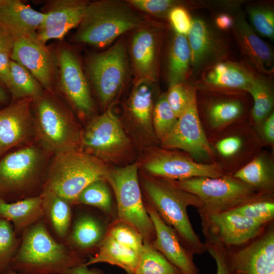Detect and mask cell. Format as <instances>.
<instances>
[{
    "instance_id": "cell-1",
    "label": "cell",
    "mask_w": 274,
    "mask_h": 274,
    "mask_svg": "<svg viewBox=\"0 0 274 274\" xmlns=\"http://www.w3.org/2000/svg\"><path fill=\"white\" fill-rule=\"evenodd\" d=\"M43 219L22 233L10 268L22 274H62L85 263L84 256L53 238Z\"/></svg>"
},
{
    "instance_id": "cell-2",
    "label": "cell",
    "mask_w": 274,
    "mask_h": 274,
    "mask_svg": "<svg viewBox=\"0 0 274 274\" xmlns=\"http://www.w3.org/2000/svg\"><path fill=\"white\" fill-rule=\"evenodd\" d=\"M151 24L127 1L89 2L72 40L101 47L127 31L149 27Z\"/></svg>"
},
{
    "instance_id": "cell-3",
    "label": "cell",
    "mask_w": 274,
    "mask_h": 274,
    "mask_svg": "<svg viewBox=\"0 0 274 274\" xmlns=\"http://www.w3.org/2000/svg\"><path fill=\"white\" fill-rule=\"evenodd\" d=\"M142 185L149 204L161 219L172 227L186 248L193 255L207 251L194 230L187 214V208H202L199 199L177 186L172 181L145 177Z\"/></svg>"
},
{
    "instance_id": "cell-4",
    "label": "cell",
    "mask_w": 274,
    "mask_h": 274,
    "mask_svg": "<svg viewBox=\"0 0 274 274\" xmlns=\"http://www.w3.org/2000/svg\"><path fill=\"white\" fill-rule=\"evenodd\" d=\"M53 155L42 190L51 191L71 204H75L79 194L89 184L107 179L109 169L93 155L80 149Z\"/></svg>"
},
{
    "instance_id": "cell-5",
    "label": "cell",
    "mask_w": 274,
    "mask_h": 274,
    "mask_svg": "<svg viewBox=\"0 0 274 274\" xmlns=\"http://www.w3.org/2000/svg\"><path fill=\"white\" fill-rule=\"evenodd\" d=\"M33 134L46 153L80 149L81 132L71 112L56 96L45 91L33 100Z\"/></svg>"
},
{
    "instance_id": "cell-6",
    "label": "cell",
    "mask_w": 274,
    "mask_h": 274,
    "mask_svg": "<svg viewBox=\"0 0 274 274\" xmlns=\"http://www.w3.org/2000/svg\"><path fill=\"white\" fill-rule=\"evenodd\" d=\"M138 169L136 163L109 169L106 180L116 198L117 219L133 227L144 241L151 243L155 229L143 201Z\"/></svg>"
},
{
    "instance_id": "cell-7",
    "label": "cell",
    "mask_w": 274,
    "mask_h": 274,
    "mask_svg": "<svg viewBox=\"0 0 274 274\" xmlns=\"http://www.w3.org/2000/svg\"><path fill=\"white\" fill-rule=\"evenodd\" d=\"M183 190L196 196L202 204L200 213L211 214L232 210L261 196L256 191L234 178L196 177L172 181Z\"/></svg>"
},
{
    "instance_id": "cell-8",
    "label": "cell",
    "mask_w": 274,
    "mask_h": 274,
    "mask_svg": "<svg viewBox=\"0 0 274 274\" xmlns=\"http://www.w3.org/2000/svg\"><path fill=\"white\" fill-rule=\"evenodd\" d=\"M86 69L98 98L104 107L123 86L127 72V55L123 41L107 50L90 55Z\"/></svg>"
},
{
    "instance_id": "cell-9",
    "label": "cell",
    "mask_w": 274,
    "mask_h": 274,
    "mask_svg": "<svg viewBox=\"0 0 274 274\" xmlns=\"http://www.w3.org/2000/svg\"><path fill=\"white\" fill-rule=\"evenodd\" d=\"M45 153L28 146L11 152L0 160V198L7 194L26 191L40 180Z\"/></svg>"
},
{
    "instance_id": "cell-10",
    "label": "cell",
    "mask_w": 274,
    "mask_h": 274,
    "mask_svg": "<svg viewBox=\"0 0 274 274\" xmlns=\"http://www.w3.org/2000/svg\"><path fill=\"white\" fill-rule=\"evenodd\" d=\"M129 146V140L111 109L93 118L81 132L80 148L102 161L117 156Z\"/></svg>"
},
{
    "instance_id": "cell-11",
    "label": "cell",
    "mask_w": 274,
    "mask_h": 274,
    "mask_svg": "<svg viewBox=\"0 0 274 274\" xmlns=\"http://www.w3.org/2000/svg\"><path fill=\"white\" fill-rule=\"evenodd\" d=\"M11 59L26 68L45 91L55 93L58 74L56 52L38 40L36 36L15 40Z\"/></svg>"
},
{
    "instance_id": "cell-12",
    "label": "cell",
    "mask_w": 274,
    "mask_h": 274,
    "mask_svg": "<svg viewBox=\"0 0 274 274\" xmlns=\"http://www.w3.org/2000/svg\"><path fill=\"white\" fill-rule=\"evenodd\" d=\"M58 74L56 89L80 114L92 113L93 102L89 86L80 60L69 48L56 51Z\"/></svg>"
},
{
    "instance_id": "cell-13",
    "label": "cell",
    "mask_w": 274,
    "mask_h": 274,
    "mask_svg": "<svg viewBox=\"0 0 274 274\" xmlns=\"http://www.w3.org/2000/svg\"><path fill=\"white\" fill-rule=\"evenodd\" d=\"M143 166L151 175L169 181L223 176L222 168L218 164L197 163L184 155L166 150L155 151Z\"/></svg>"
},
{
    "instance_id": "cell-14",
    "label": "cell",
    "mask_w": 274,
    "mask_h": 274,
    "mask_svg": "<svg viewBox=\"0 0 274 274\" xmlns=\"http://www.w3.org/2000/svg\"><path fill=\"white\" fill-rule=\"evenodd\" d=\"M161 142L165 148L184 150L197 159L212 156V149L199 119L196 94Z\"/></svg>"
},
{
    "instance_id": "cell-15",
    "label": "cell",
    "mask_w": 274,
    "mask_h": 274,
    "mask_svg": "<svg viewBox=\"0 0 274 274\" xmlns=\"http://www.w3.org/2000/svg\"><path fill=\"white\" fill-rule=\"evenodd\" d=\"M187 38L191 52V73L194 76L199 74L206 67L227 59V43L203 19L192 18Z\"/></svg>"
},
{
    "instance_id": "cell-16",
    "label": "cell",
    "mask_w": 274,
    "mask_h": 274,
    "mask_svg": "<svg viewBox=\"0 0 274 274\" xmlns=\"http://www.w3.org/2000/svg\"><path fill=\"white\" fill-rule=\"evenodd\" d=\"M200 215L203 230L226 247L247 244L259 235L265 226L232 210Z\"/></svg>"
},
{
    "instance_id": "cell-17",
    "label": "cell",
    "mask_w": 274,
    "mask_h": 274,
    "mask_svg": "<svg viewBox=\"0 0 274 274\" xmlns=\"http://www.w3.org/2000/svg\"><path fill=\"white\" fill-rule=\"evenodd\" d=\"M89 2L83 0L47 1L42 12L45 17L36 32L38 40H61L80 23Z\"/></svg>"
},
{
    "instance_id": "cell-18",
    "label": "cell",
    "mask_w": 274,
    "mask_h": 274,
    "mask_svg": "<svg viewBox=\"0 0 274 274\" xmlns=\"http://www.w3.org/2000/svg\"><path fill=\"white\" fill-rule=\"evenodd\" d=\"M231 29L246 64L259 74L272 76L274 68L273 51L256 33L243 13H238L234 17Z\"/></svg>"
},
{
    "instance_id": "cell-19",
    "label": "cell",
    "mask_w": 274,
    "mask_h": 274,
    "mask_svg": "<svg viewBox=\"0 0 274 274\" xmlns=\"http://www.w3.org/2000/svg\"><path fill=\"white\" fill-rule=\"evenodd\" d=\"M255 73L246 64L225 59L204 68L195 84L211 91L248 92Z\"/></svg>"
},
{
    "instance_id": "cell-20",
    "label": "cell",
    "mask_w": 274,
    "mask_h": 274,
    "mask_svg": "<svg viewBox=\"0 0 274 274\" xmlns=\"http://www.w3.org/2000/svg\"><path fill=\"white\" fill-rule=\"evenodd\" d=\"M33 100L26 98L13 101L0 110V155L32 136Z\"/></svg>"
},
{
    "instance_id": "cell-21",
    "label": "cell",
    "mask_w": 274,
    "mask_h": 274,
    "mask_svg": "<svg viewBox=\"0 0 274 274\" xmlns=\"http://www.w3.org/2000/svg\"><path fill=\"white\" fill-rule=\"evenodd\" d=\"M145 206L155 229V237L151 242L153 247L182 274H199L193 254L184 246L176 232L149 203Z\"/></svg>"
},
{
    "instance_id": "cell-22",
    "label": "cell",
    "mask_w": 274,
    "mask_h": 274,
    "mask_svg": "<svg viewBox=\"0 0 274 274\" xmlns=\"http://www.w3.org/2000/svg\"><path fill=\"white\" fill-rule=\"evenodd\" d=\"M256 238L237 251H230L236 274H274L273 228Z\"/></svg>"
},
{
    "instance_id": "cell-23",
    "label": "cell",
    "mask_w": 274,
    "mask_h": 274,
    "mask_svg": "<svg viewBox=\"0 0 274 274\" xmlns=\"http://www.w3.org/2000/svg\"><path fill=\"white\" fill-rule=\"evenodd\" d=\"M45 17L20 0H0V27L14 39L36 36Z\"/></svg>"
},
{
    "instance_id": "cell-24",
    "label": "cell",
    "mask_w": 274,
    "mask_h": 274,
    "mask_svg": "<svg viewBox=\"0 0 274 274\" xmlns=\"http://www.w3.org/2000/svg\"><path fill=\"white\" fill-rule=\"evenodd\" d=\"M158 39L153 29H137L132 37L130 52L134 70L140 79L151 83L158 79Z\"/></svg>"
},
{
    "instance_id": "cell-25",
    "label": "cell",
    "mask_w": 274,
    "mask_h": 274,
    "mask_svg": "<svg viewBox=\"0 0 274 274\" xmlns=\"http://www.w3.org/2000/svg\"><path fill=\"white\" fill-rule=\"evenodd\" d=\"M111 224L91 214H81L75 220L66 244L84 256L98 248L108 235Z\"/></svg>"
},
{
    "instance_id": "cell-26",
    "label": "cell",
    "mask_w": 274,
    "mask_h": 274,
    "mask_svg": "<svg viewBox=\"0 0 274 274\" xmlns=\"http://www.w3.org/2000/svg\"><path fill=\"white\" fill-rule=\"evenodd\" d=\"M44 218L41 194L13 202L0 198V218L10 221L17 235Z\"/></svg>"
},
{
    "instance_id": "cell-27",
    "label": "cell",
    "mask_w": 274,
    "mask_h": 274,
    "mask_svg": "<svg viewBox=\"0 0 274 274\" xmlns=\"http://www.w3.org/2000/svg\"><path fill=\"white\" fill-rule=\"evenodd\" d=\"M148 81L140 79L129 97L128 110L135 126L147 134L153 132V105L152 89Z\"/></svg>"
},
{
    "instance_id": "cell-28",
    "label": "cell",
    "mask_w": 274,
    "mask_h": 274,
    "mask_svg": "<svg viewBox=\"0 0 274 274\" xmlns=\"http://www.w3.org/2000/svg\"><path fill=\"white\" fill-rule=\"evenodd\" d=\"M139 255L120 244L108 234L98 248V252L85 263L86 266L107 263L119 266L128 274H135Z\"/></svg>"
},
{
    "instance_id": "cell-29",
    "label": "cell",
    "mask_w": 274,
    "mask_h": 274,
    "mask_svg": "<svg viewBox=\"0 0 274 274\" xmlns=\"http://www.w3.org/2000/svg\"><path fill=\"white\" fill-rule=\"evenodd\" d=\"M191 73V52L187 37L175 33L168 53L167 78L169 86L184 82Z\"/></svg>"
},
{
    "instance_id": "cell-30",
    "label": "cell",
    "mask_w": 274,
    "mask_h": 274,
    "mask_svg": "<svg viewBox=\"0 0 274 274\" xmlns=\"http://www.w3.org/2000/svg\"><path fill=\"white\" fill-rule=\"evenodd\" d=\"M233 177L262 193L271 190L273 186V167L264 156L255 158Z\"/></svg>"
},
{
    "instance_id": "cell-31",
    "label": "cell",
    "mask_w": 274,
    "mask_h": 274,
    "mask_svg": "<svg viewBox=\"0 0 274 274\" xmlns=\"http://www.w3.org/2000/svg\"><path fill=\"white\" fill-rule=\"evenodd\" d=\"M41 194L44 217L49 220L54 230L60 238H66L71 223V204L49 191L42 190Z\"/></svg>"
},
{
    "instance_id": "cell-32",
    "label": "cell",
    "mask_w": 274,
    "mask_h": 274,
    "mask_svg": "<svg viewBox=\"0 0 274 274\" xmlns=\"http://www.w3.org/2000/svg\"><path fill=\"white\" fill-rule=\"evenodd\" d=\"M10 65L11 82L8 90L13 101L26 98L35 100L44 94L45 91L26 68L12 59Z\"/></svg>"
},
{
    "instance_id": "cell-33",
    "label": "cell",
    "mask_w": 274,
    "mask_h": 274,
    "mask_svg": "<svg viewBox=\"0 0 274 274\" xmlns=\"http://www.w3.org/2000/svg\"><path fill=\"white\" fill-rule=\"evenodd\" d=\"M269 77L255 72L248 90L253 98L252 116L256 123L265 120L273 108V94Z\"/></svg>"
},
{
    "instance_id": "cell-34",
    "label": "cell",
    "mask_w": 274,
    "mask_h": 274,
    "mask_svg": "<svg viewBox=\"0 0 274 274\" xmlns=\"http://www.w3.org/2000/svg\"><path fill=\"white\" fill-rule=\"evenodd\" d=\"M109 185L106 180H98L91 183L79 194L75 204L97 208L108 217H113L115 213L116 214V211L114 209Z\"/></svg>"
},
{
    "instance_id": "cell-35",
    "label": "cell",
    "mask_w": 274,
    "mask_h": 274,
    "mask_svg": "<svg viewBox=\"0 0 274 274\" xmlns=\"http://www.w3.org/2000/svg\"><path fill=\"white\" fill-rule=\"evenodd\" d=\"M135 274H182L155 248L144 241Z\"/></svg>"
},
{
    "instance_id": "cell-36",
    "label": "cell",
    "mask_w": 274,
    "mask_h": 274,
    "mask_svg": "<svg viewBox=\"0 0 274 274\" xmlns=\"http://www.w3.org/2000/svg\"><path fill=\"white\" fill-rule=\"evenodd\" d=\"M242 101L237 98L213 99L207 108L211 124L219 127L228 124L239 117L244 112Z\"/></svg>"
},
{
    "instance_id": "cell-37",
    "label": "cell",
    "mask_w": 274,
    "mask_h": 274,
    "mask_svg": "<svg viewBox=\"0 0 274 274\" xmlns=\"http://www.w3.org/2000/svg\"><path fill=\"white\" fill-rule=\"evenodd\" d=\"M247 10L254 28L260 35L274 39V9L271 4L261 2L250 4Z\"/></svg>"
},
{
    "instance_id": "cell-38",
    "label": "cell",
    "mask_w": 274,
    "mask_h": 274,
    "mask_svg": "<svg viewBox=\"0 0 274 274\" xmlns=\"http://www.w3.org/2000/svg\"><path fill=\"white\" fill-rule=\"evenodd\" d=\"M20 242L11 223L0 218V274H5L10 269Z\"/></svg>"
},
{
    "instance_id": "cell-39",
    "label": "cell",
    "mask_w": 274,
    "mask_h": 274,
    "mask_svg": "<svg viewBox=\"0 0 274 274\" xmlns=\"http://www.w3.org/2000/svg\"><path fill=\"white\" fill-rule=\"evenodd\" d=\"M232 210L263 225L271 221L274 217V202L264 196L251 200Z\"/></svg>"
},
{
    "instance_id": "cell-40",
    "label": "cell",
    "mask_w": 274,
    "mask_h": 274,
    "mask_svg": "<svg viewBox=\"0 0 274 274\" xmlns=\"http://www.w3.org/2000/svg\"><path fill=\"white\" fill-rule=\"evenodd\" d=\"M177 120L167 102L166 94L162 95L154 106L152 117L153 129L161 141L172 130Z\"/></svg>"
},
{
    "instance_id": "cell-41",
    "label": "cell",
    "mask_w": 274,
    "mask_h": 274,
    "mask_svg": "<svg viewBox=\"0 0 274 274\" xmlns=\"http://www.w3.org/2000/svg\"><path fill=\"white\" fill-rule=\"evenodd\" d=\"M108 234L120 244L140 255L144 244V238L130 225L116 219L111 224Z\"/></svg>"
},
{
    "instance_id": "cell-42",
    "label": "cell",
    "mask_w": 274,
    "mask_h": 274,
    "mask_svg": "<svg viewBox=\"0 0 274 274\" xmlns=\"http://www.w3.org/2000/svg\"><path fill=\"white\" fill-rule=\"evenodd\" d=\"M206 236L204 243L207 251L216 262V274H236L232 266L230 251L208 232L203 231Z\"/></svg>"
},
{
    "instance_id": "cell-43",
    "label": "cell",
    "mask_w": 274,
    "mask_h": 274,
    "mask_svg": "<svg viewBox=\"0 0 274 274\" xmlns=\"http://www.w3.org/2000/svg\"><path fill=\"white\" fill-rule=\"evenodd\" d=\"M196 92L195 87L189 86L184 82L169 86L166 94V99L177 118L186 110Z\"/></svg>"
},
{
    "instance_id": "cell-44",
    "label": "cell",
    "mask_w": 274,
    "mask_h": 274,
    "mask_svg": "<svg viewBox=\"0 0 274 274\" xmlns=\"http://www.w3.org/2000/svg\"><path fill=\"white\" fill-rule=\"evenodd\" d=\"M127 2L135 9L157 17L167 16L169 11L182 2L174 0H129Z\"/></svg>"
},
{
    "instance_id": "cell-45",
    "label": "cell",
    "mask_w": 274,
    "mask_h": 274,
    "mask_svg": "<svg viewBox=\"0 0 274 274\" xmlns=\"http://www.w3.org/2000/svg\"><path fill=\"white\" fill-rule=\"evenodd\" d=\"M183 2L173 7L168 12L167 17L175 33L187 36L191 25L192 18Z\"/></svg>"
},
{
    "instance_id": "cell-46",
    "label": "cell",
    "mask_w": 274,
    "mask_h": 274,
    "mask_svg": "<svg viewBox=\"0 0 274 274\" xmlns=\"http://www.w3.org/2000/svg\"><path fill=\"white\" fill-rule=\"evenodd\" d=\"M242 140L237 136H229L218 142L216 148L223 156L229 157L235 154L241 148Z\"/></svg>"
},
{
    "instance_id": "cell-47",
    "label": "cell",
    "mask_w": 274,
    "mask_h": 274,
    "mask_svg": "<svg viewBox=\"0 0 274 274\" xmlns=\"http://www.w3.org/2000/svg\"><path fill=\"white\" fill-rule=\"evenodd\" d=\"M11 53L0 51V85L7 90L11 82Z\"/></svg>"
},
{
    "instance_id": "cell-48",
    "label": "cell",
    "mask_w": 274,
    "mask_h": 274,
    "mask_svg": "<svg viewBox=\"0 0 274 274\" xmlns=\"http://www.w3.org/2000/svg\"><path fill=\"white\" fill-rule=\"evenodd\" d=\"M234 17L227 13H222L216 15L215 18V25L222 30H227L232 28Z\"/></svg>"
},
{
    "instance_id": "cell-49",
    "label": "cell",
    "mask_w": 274,
    "mask_h": 274,
    "mask_svg": "<svg viewBox=\"0 0 274 274\" xmlns=\"http://www.w3.org/2000/svg\"><path fill=\"white\" fill-rule=\"evenodd\" d=\"M15 40L6 30L0 27V51L11 53Z\"/></svg>"
},
{
    "instance_id": "cell-50",
    "label": "cell",
    "mask_w": 274,
    "mask_h": 274,
    "mask_svg": "<svg viewBox=\"0 0 274 274\" xmlns=\"http://www.w3.org/2000/svg\"><path fill=\"white\" fill-rule=\"evenodd\" d=\"M263 133L266 141L270 143L274 141V114L271 113L264 120Z\"/></svg>"
},
{
    "instance_id": "cell-51",
    "label": "cell",
    "mask_w": 274,
    "mask_h": 274,
    "mask_svg": "<svg viewBox=\"0 0 274 274\" xmlns=\"http://www.w3.org/2000/svg\"><path fill=\"white\" fill-rule=\"evenodd\" d=\"M62 274H99L96 271L89 269L85 263L76 266L65 270Z\"/></svg>"
},
{
    "instance_id": "cell-52",
    "label": "cell",
    "mask_w": 274,
    "mask_h": 274,
    "mask_svg": "<svg viewBox=\"0 0 274 274\" xmlns=\"http://www.w3.org/2000/svg\"><path fill=\"white\" fill-rule=\"evenodd\" d=\"M8 101V96L5 88L0 85V104H5Z\"/></svg>"
},
{
    "instance_id": "cell-53",
    "label": "cell",
    "mask_w": 274,
    "mask_h": 274,
    "mask_svg": "<svg viewBox=\"0 0 274 274\" xmlns=\"http://www.w3.org/2000/svg\"><path fill=\"white\" fill-rule=\"evenodd\" d=\"M5 274H22L19 272H18L16 271H14L12 270V269H10L7 272H6Z\"/></svg>"
}]
</instances>
